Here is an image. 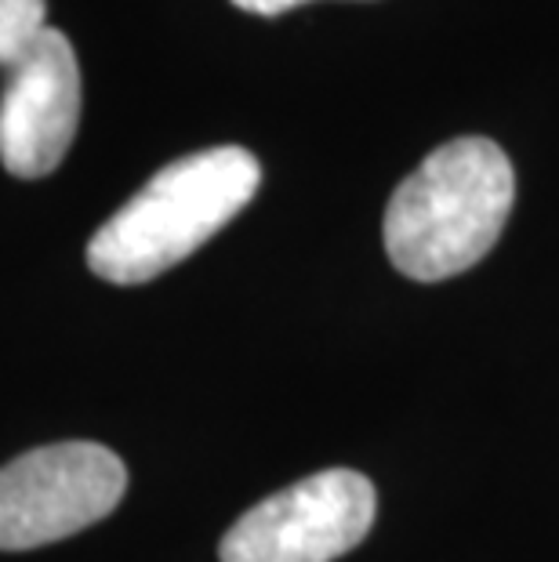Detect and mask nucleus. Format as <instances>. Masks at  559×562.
<instances>
[{
    "label": "nucleus",
    "instance_id": "7ed1b4c3",
    "mask_svg": "<svg viewBox=\"0 0 559 562\" xmlns=\"http://www.w3.org/2000/svg\"><path fill=\"white\" fill-rule=\"evenodd\" d=\"M127 469L102 442H55L0 469V552H26L102 522L121 505Z\"/></svg>",
    "mask_w": 559,
    "mask_h": 562
},
{
    "label": "nucleus",
    "instance_id": "f03ea898",
    "mask_svg": "<svg viewBox=\"0 0 559 562\" xmlns=\"http://www.w3.org/2000/svg\"><path fill=\"white\" fill-rule=\"evenodd\" d=\"M261 186V164L241 146H215L160 167L88 244L94 277L135 286L157 280L225 229Z\"/></svg>",
    "mask_w": 559,
    "mask_h": 562
},
{
    "label": "nucleus",
    "instance_id": "f257e3e1",
    "mask_svg": "<svg viewBox=\"0 0 559 562\" xmlns=\"http://www.w3.org/2000/svg\"><path fill=\"white\" fill-rule=\"evenodd\" d=\"M513 200V164L491 138L469 135L433 149L385 207L382 236L392 266L422 283L472 269L497 244Z\"/></svg>",
    "mask_w": 559,
    "mask_h": 562
},
{
    "label": "nucleus",
    "instance_id": "423d86ee",
    "mask_svg": "<svg viewBox=\"0 0 559 562\" xmlns=\"http://www.w3.org/2000/svg\"><path fill=\"white\" fill-rule=\"evenodd\" d=\"M47 30V0H0V69H11Z\"/></svg>",
    "mask_w": 559,
    "mask_h": 562
},
{
    "label": "nucleus",
    "instance_id": "20e7f679",
    "mask_svg": "<svg viewBox=\"0 0 559 562\" xmlns=\"http://www.w3.org/2000/svg\"><path fill=\"white\" fill-rule=\"evenodd\" d=\"M378 494L367 475L327 469L258 501L222 537V562H335L371 533Z\"/></svg>",
    "mask_w": 559,
    "mask_h": 562
},
{
    "label": "nucleus",
    "instance_id": "39448f33",
    "mask_svg": "<svg viewBox=\"0 0 559 562\" xmlns=\"http://www.w3.org/2000/svg\"><path fill=\"white\" fill-rule=\"evenodd\" d=\"M0 164L15 178H47L66 160L80 124V66L63 30H44L26 58L4 69Z\"/></svg>",
    "mask_w": 559,
    "mask_h": 562
},
{
    "label": "nucleus",
    "instance_id": "0eeeda50",
    "mask_svg": "<svg viewBox=\"0 0 559 562\" xmlns=\"http://www.w3.org/2000/svg\"><path fill=\"white\" fill-rule=\"evenodd\" d=\"M241 11H251V15H283V11H291V8H302L309 4V0H233Z\"/></svg>",
    "mask_w": 559,
    "mask_h": 562
}]
</instances>
